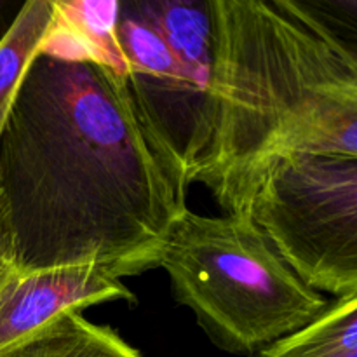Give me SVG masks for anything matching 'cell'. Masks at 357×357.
<instances>
[{
	"instance_id": "11",
	"label": "cell",
	"mask_w": 357,
	"mask_h": 357,
	"mask_svg": "<svg viewBox=\"0 0 357 357\" xmlns=\"http://www.w3.org/2000/svg\"><path fill=\"white\" fill-rule=\"evenodd\" d=\"M9 3H3L0 2V40H2L3 37H6L7 30L10 28V24H13V21L16 20V16L14 17H9V14H7V9H9Z\"/></svg>"
},
{
	"instance_id": "3",
	"label": "cell",
	"mask_w": 357,
	"mask_h": 357,
	"mask_svg": "<svg viewBox=\"0 0 357 357\" xmlns=\"http://www.w3.org/2000/svg\"><path fill=\"white\" fill-rule=\"evenodd\" d=\"M178 303L222 351L257 354L328 307L300 281L250 216L181 213L159 257Z\"/></svg>"
},
{
	"instance_id": "5",
	"label": "cell",
	"mask_w": 357,
	"mask_h": 357,
	"mask_svg": "<svg viewBox=\"0 0 357 357\" xmlns=\"http://www.w3.org/2000/svg\"><path fill=\"white\" fill-rule=\"evenodd\" d=\"M115 35L139 117L194 183L211 139V93L188 75L155 28L129 2H119Z\"/></svg>"
},
{
	"instance_id": "8",
	"label": "cell",
	"mask_w": 357,
	"mask_h": 357,
	"mask_svg": "<svg viewBox=\"0 0 357 357\" xmlns=\"http://www.w3.org/2000/svg\"><path fill=\"white\" fill-rule=\"evenodd\" d=\"M0 357H142L117 331L65 314Z\"/></svg>"
},
{
	"instance_id": "9",
	"label": "cell",
	"mask_w": 357,
	"mask_h": 357,
	"mask_svg": "<svg viewBox=\"0 0 357 357\" xmlns=\"http://www.w3.org/2000/svg\"><path fill=\"white\" fill-rule=\"evenodd\" d=\"M257 357H357V296L328 303L309 326L279 338Z\"/></svg>"
},
{
	"instance_id": "1",
	"label": "cell",
	"mask_w": 357,
	"mask_h": 357,
	"mask_svg": "<svg viewBox=\"0 0 357 357\" xmlns=\"http://www.w3.org/2000/svg\"><path fill=\"white\" fill-rule=\"evenodd\" d=\"M188 180L150 132L126 79L38 52L0 136V229L20 272L159 267Z\"/></svg>"
},
{
	"instance_id": "7",
	"label": "cell",
	"mask_w": 357,
	"mask_h": 357,
	"mask_svg": "<svg viewBox=\"0 0 357 357\" xmlns=\"http://www.w3.org/2000/svg\"><path fill=\"white\" fill-rule=\"evenodd\" d=\"M56 17L54 0H30L0 40V136L9 119L23 77L42 51Z\"/></svg>"
},
{
	"instance_id": "4",
	"label": "cell",
	"mask_w": 357,
	"mask_h": 357,
	"mask_svg": "<svg viewBox=\"0 0 357 357\" xmlns=\"http://www.w3.org/2000/svg\"><path fill=\"white\" fill-rule=\"evenodd\" d=\"M251 220L314 291L357 296V159L298 153L265 174Z\"/></svg>"
},
{
	"instance_id": "6",
	"label": "cell",
	"mask_w": 357,
	"mask_h": 357,
	"mask_svg": "<svg viewBox=\"0 0 357 357\" xmlns=\"http://www.w3.org/2000/svg\"><path fill=\"white\" fill-rule=\"evenodd\" d=\"M114 300L136 298L121 279L94 265L20 272L0 282V354L65 314Z\"/></svg>"
},
{
	"instance_id": "2",
	"label": "cell",
	"mask_w": 357,
	"mask_h": 357,
	"mask_svg": "<svg viewBox=\"0 0 357 357\" xmlns=\"http://www.w3.org/2000/svg\"><path fill=\"white\" fill-rule=\"evenodd\" d=\"M351 0H209L211 139L194 181L251 218L265 174L298 153L357 159Z\"/></svg>"
},
{
	"instance_id": "10",
	"label": "cell",
	"mask_w": 357,
	"mask_h": 357,
	"mask_svg": "<svg viewBox=\"0 0 357 357\" xmlns=\"http://www.w3.org/2000/svg\"><path fill=\"white\" fill-rule=\"evenodd\" d=\"M13 271H14V265L9 258L6 239H3L2 229H0V282H2Z\"/></svg>"
}]
</instances>
